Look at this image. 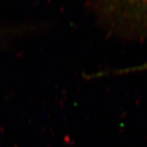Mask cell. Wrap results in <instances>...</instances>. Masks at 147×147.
I'll return each mask as SVG.
<instances>
[{
	"mask_svg": "<svg viewBox=\"0 0 147 147\" xmlns=\"http://www.w3.org/2000/svg\"><path fill=\"white\" fill-rule=\"evenodd\" d=\"M142 1H146V2L147 3V0H142ZM146 7H147V5H146ZM146 29H147V25H146ZM146 31H147V30H146Z\"/></svg>",
	"mask_w": 147,
	"mask_h": 147,
	"instance_id": "1",
	"label": "cell"
}]
</instances>
